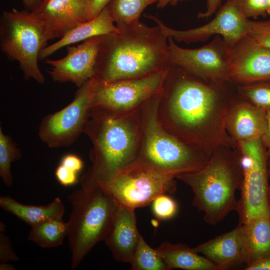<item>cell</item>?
Segmentation results:
<instances>
[{
	"label": "cell",
	"instance_id": "cell-15",
	"mask_svg": "<svg viewBox=\"0 0 270 270\" xmlns=\"http://www.w3.org/2000/svg\"><path fill=\"white\" fill-rule=\"evenodd\" d=\"M230 78L236 84L270 80V49L246 36L232 48Z\"/></svg>",
	"mask_w": 270,
	"mask_h": 270
},
{
	"label": "cell",
	"instance_id": "cell-43",
	"mask_svg": "<svg viewBox=\"0 0 270 270\" xmlns=\"http://www.w3.org/2000/svg\"><path fill=\"white\" fill-rule=\"evenodd\" d=\"M268 14L270 15V0H268Z\"/></svg>",
	"mask_w": 270,
	"mask_h": 270
},
{
	"label": "cell",
	"instance_id": "cell-34",
	"mask_svg": "<svg viewBox=\"0 0 270 270\" xmlns=\"http://www.w3.org/2000/svg\"><path fill=\"white\" fill-rule=\"evenodd\" d=\"M88 20L97 16L111 0H87Z\"/></svg>",
	"mask_w": 270,
	"mask_h": 270
},
{
	"label": "cell",
	"instance_id": "cell-7",
	"mask_svg": "<svg viewBox=\"0 0 270 270\" xmlns=\"http://www.w3.org/2000/svg\"><path fill=\"white\" fill-rule=\"evenodd\" d=\"M51 38L44 24L28 10L4 11L0 20V48L10 60L17 61L25 80L42 84L38 66L41 50Z\"/></svg>",
	"mask_w": 270,
	"mask_h": 270
},
{
	"label": "cell",
	"instance_id": "cell-40",
	"mask_svg": "<svg viewBox=\"0 0 270 270\" xmlns=\"http://www.w3.org/2000/svg\"><path fill=\"white\" fill-rule=\"evenodd\" d=\"M42 0H22L25 6L28 10L32 11L40 3Z\"/></svg>",
	"mask_w": 270,
	"mask_h": 270
},
{
	"label": "cell",
	"instance_id": "cell-11",
	"mask_svg": "<svg viewBox=\"0 0 270 270\" xmlns=\"http://www.w3.org/2000/svg\"><path fill=\"white\" fill-rule=\"evenodd\" d=\"M216 12L214 18L208 24L186 30L169 28L152 14H146L144 16L156 22L167 36L174 41L185 44L204 42L213 35H219L230 49L242 38L257 32L263 23L247 18L237 0H226Z\"/></svg>",
	"mask_w": 270,
	"mask_h": 270
},
{
	"label": "cell",
	"instance_id": "cell-17",
	"mask_svg": "<svg viewBox=\"0 0 270 270\" xmlns=\"http://www.w3.org/2000/svg\"><path fill=\"white\" fill-rule=\"evenodd\" d=\"M268 126L266 110L238 96L228 112L226 128L236 142L262 139Z\"/></svg>",
	"mask_w": 270,
	"mask_h": 270
},
{
	"label": "cell",
	"instance_id": "cell-9",
	"mask_svg": "<svg viewBox=\"0 0 270 270\" xmlns=\"http://www.w3.org/2000/svg\"><path fill=\"white\" fill-rule=\"evenodd\" d=\"M243 166L240 198L236 212L238 224L269 213L270 184L268 154L262 139L236 142Z\"/></svg>",
	"mask_w": 270,
	"mask_h": 270
},
{
	"label": "cell",
	"instance_id": "cell-21",
	"mask_svg": "<svg viewBox=\"0 0 270 270\" xmlns=\"http://www.w3.org/2000/svg\"><path fill=\"white\" fill-rule=\"evenodd\" d=\"M118 30L107 6L97 16L80 24L56 42L42 48L39 54V60H46L64 46L84 41L94 36L112 33Z\"/></svg>",
	"mask_w": 270,
	"mask_h": 270
},
{
	"label": "cell",
	"instance_id": "cell-14",
	"mask_svg": "<svg viewBox=\"0 0 270 270\" xmlns=\"http://www.w3.org/2000/svg\"><path fill=\"white\" fill-rule=\"evenodd\" d=\"M100 42V36L86 40L76 46H67L66 55L58 60L46 58L47 71L52 80L72 82L78 88L92 78Z\"/></svg>",
	"mask_w": 270,
	"mask_h": 270
},
{
	"label": "cell",
	"instance_id": "cell-6",
	"mask_svg": "<svg viewBox=\"0 0 270 270\" xmlns=\"http://www.w3.org/2000/svg\"><path fill=\"white\" fill-rule=\"evenodd\" d=\"M68 198L72 208L68 237L74 270L98 242L104 240L118 204L98 185L80 187Z\"/></svg>",
	"mask_w": 270,
	"mask_h": 270
},
{
	"label": "cell",
	"instance_id": "cell-31",
	"mask_svg": "<svg viewBox=\"0 0 270 270\" xmlns=\"http://www.w3.org/2000/svg\"><path fill=\"white\" fill-rule=\"evenodd\" d=\"M4 232H0V264L18 260L10 240Z\"/></svg>",
	"mask_w": 270,
	"mask_h": 270
},
{
	"label": "cell",
	"instance_id": "cell-13",
	"mask_svg": "<svg viewBox=\"0 0 270 270\" xmlns=\"http://www.w3.org/2000/svg\"><path fill=\"white\" fill-rule=\"evenodd\" d=\"M168 44L170 65L180 67L205 80L232 82V50L221 36H215L210 43L196 48H181L171 37H168Z\"/></svg>",
	"mask_w": 270,
	"mask_h": 270
},
{
	"label": "cell",
	"instance_id": "cell-37",
	"mask_svg": "<svg viewBox=\"0 0 270 270\" xmlns=\"http://www.w3.org/2000/svg\"><path fill=\"white\" fill-rule=\"evenodd\" d=\"M246 270H270V256L246 268Z\"/></svg>",
	"mask_w": 270,
	"mask_h": 270
},
{
	"label": "cell",
	"instance_id": "cell-23",
	"mask_svg": "<svg viewBox=\"0 0 270 270\" xmlns=\"http://www.w3.org/2000/svg\"><path fill=\"white\" fill-rule=\"evenodd\" d=\"M168 270H216V266L204 256L198 255L193 248L183 244L164 242L156 248Z\"/></svg>",
	"mask_w": 270,
	"mask_h": 270
},
{
	"label": "cell",
	"instance_id": "cell-35",
	"mask_svg": "<svg viewBox=\"0 0 270 270\" xmlns=\"http://www.w3.org/2000/svg\"><path fill=\"white\" fill-rule=\"evenodd\" d=\"M60 164L69 168L76 172H80L84 167V162L78 156L68 154L62 159Z\"/></svg>",
	"mask_w": 270,
	"mask_h": 270
},
{
	"label": "cell",
	"instance_id": "cell-1",
	"mask_svg": "<svg viewBox=\"0 0 270 270\" xmlns=\"http://www.w3.org/2000/svg\"><path fill=\"white\" fill-rule=\"evenodd\" d=\"M238 96L232 82L205 80L170 65L160 94L158 118L166 130L209 158L220 146L236 148L226 121Z\"/></svg>",
	"mask_w": 270,
	"mask_h": 270
},
{
	"label": "cell",
	"instance_id": "cell-27",
	"mask_svg": "<svg viewBox=\"0 0 270 270\" xmlns=\"http://www.w3.org/2000/svg\"><path fill=\"white\" fill-rule=\"evenodd\" d=\"M22 152L13 140L0 128V176L8 188L13 184L10 168L12 162L22 158Z\"/></svg>",
	"mask_w": 270,
	"mask_h": 270
},
{
	"label": "cell",
	"instance_id": "cell-19",
	"mask_svg": "<svg viewBox=\"0 0 270 270\" xmlns=\"http://www.w3.org/2000/svg\"><path fill=\"white\" fill-rule=\"evenodd\" d=\"M240 225L242 240L240 262L246 266V268L270 256L269 213Z\"/></svg>",
	"mask_w": 270,
	"mask_h": 270
},
{
	"label": "cell",
	"instance_id": "cell-32",
	"mask_svg": "<svg viewBox=\"0 0 270 270\" xmlns=\"http://www.w3.org/2000/svg\"><path fill=\"white\" fill-rule=\"evenodd\" d=\"M246 36L256 44L270 49V20L264 21L257 32Z\"/></svg>",
	"mask_w": 270,
	"mask_h": 270
},
{
	"label": "cell",
	"instance_id": "cell-25",
	"mask_svg": "<svg viewBox=\"0 0 270 270\" xmlns=\"http://www.w3.org/2000/svg\"><path fill=\"white\" fill-rule=\"evenodd\" d=\"M158 0H111L108 8L114 23L138 20L144 10Z\"/></svg>",
	"mask_w": 270,
	"mask_h": 270
},
{
	"label": "cell",
	"instance_id": "cell-28",
	"mask_svg": "<svg viewBox=\"0 0 270 270\" xmlns=\"http://www.w3.org/2000/svg\"><path fill=\"white\" fill-rule=\"evenodd\" d=\"M236 85L239 98L264 110H270V80Z\"/></svg>",
	"mask_w": 270,
	"mask_h": 270
},
{
	"label": "cell",
	"instance_id": "cell-3",
	"mask_svg": "<svg viewBox=\"0 0 270 270\" xmlns=\"http://www.w3.org/2000/svg\"><path fill=\"white\" fill-rule=\"evenodd\" d=\"M142 106L123 112L90 110L84 132L92 142V164L80 178V187L109 180L138 158Z\"/></svg>",
	"mask_w": 270,
	"mask_h": 270
},
{
	"label": "cell",
	"instance_id": "cell-8",
	"mask_svg": "<svg viewBox=\"0 0 270 270\" xmlns=\"http://www.w3.org/2000/svg\"><path fill=\"white\" fill-rule=\"evenodd\" d=\"M97 185L118 204L134 209L148 205L160 194H173L176 189L174 178L158 172L138 158L110 180Z\"/></svg>",
	"mask_w": 270,
	"mask_h": 270
},
{
	"label": "cell",
	"instance_id": "cell-4",
	"mask_svg": "<svg viewBox=\"0 0 270 270\" xmlns=\"http://www.w3.org/2000/svg\"><path fill=\"white\" fill-rule=\"evenodd\" d=\"M192 189V205L204 213V220L215 225L236 210V190L243 178L242 156L237 148L222 146L216 149L202 168L176 176Z\"/></svg>",
	"mask_w": 270,
	"mask_h": 270
},
{
	"label": "cell",
	"instance_id": "cell-44",
	"mask_svg": "<svg viewBox=\"0 0 270 270\" xmlns=\"http://www.w3.org/2000/svg\"><path fill=\"white\" fill-rule=\"evenodd\" d=\"M269 216H270V200H269Z\"/></svg>",
	"mask_w": 270,
	"mask_h": 270
},
{
	"label": "cell",
	"instance_id": "cell-29",
	"mask_svg": "<svg viewBox=\"0 0 270 270\" xmlns=\"http://www.w3.org/2000/svg\"><path fill=\"white\" fill-rule=\"evenodd\" d=\"M152 209L155 216L161 220L170 219L176 214L177 204L171 198L160 194L152 201Z\"/></svg>",
	"mask_w": 270,
	"mask_h": 270
},
{
	"label": "cell",
	"instance_id": "cell-22",
	"mask_svg": "<svg viewBox=\"0 0 270 270\" xmlns=\"http://www.w3.org/2000/svg\"><path fill=\"white\" fill-rule=\"evenodd\" d=\"M0 206L30 226L49 220L62 218L64 212L63 203L58 197L46 205L32 206L20 203L8 196H2Z\"/></svg>",
	"mask_w": 270,
	"mask_h": 270
},
{
	"label": "cell",
	"instance_id": "cell-5",
	"mask_svg": "<svg viewBox=\"0 0 270 270\" xmlns=\"http://www.w3.org/2000/svg\"><path fill=\"white\" fill-rule=\"evenodd\" d=\"M160 94L142 106V134L138 158L158 172L175 178L202 168L209 158L164 128L158 116Z\"/></svg>",
	"mask_w": 270,
	"mask_h": 270
},
{
	"label": "cell",
	"instance_id": "cell-41",
	"mask_svg": "<svg viewBox=\"0 0 270 270\" xmlns=\"http://www.w3.org/2000/svg\"><path fill=\"white\" fill-rule=\"evenodd\" d=\"M0 270H16L14 267L11 264L8 262L0 264Z\"/></svg>",
	"mask_w": 270,
	"mask_h": 270
},
{
	"label": "cell",
	"instance_id": "cell-20",
	"mask_svg": "<svg viewBox=\"0 0 270 270\" xmlns=\"http://www.w3.org/2000/svg\"><path fill=\"white\" fill-rule=\"evenodd\" d=\"M242 245L240 225L232 230L218 236L193 248L214 264L216 270H228L241 263Z\"/></svg>",
	"mask_w": 270,
	"mask_h": 270
},
{
	"label": "cell",
	"instance_id": "cell-24",
	"mask_svg": "<svg viewBox=\"0 0 270 270\" xmlns=\"http://www.w3.org/2000/svg\"><path fill=\"white\" fill-rule=\"evenodd\" d=\"M68 234V222L54 219L31 226L28 239L43 248H50L61 245Z\"/></svg>",
	"mask_w": 270,
	"mask_h": 270
},
{
	"label": "cell",
	"instance_id": "cell-12",
	"mask_svg": "<svg viewBox=\"0 0 270 270\" xmlns=\"http://www.w3.org/2000/svg\"><path fill=\"white\" fill-rule=\"evenodd\" d=\"M92 84V78L78 88L68 106L43 118L38 136L48 148L69 146L84 132L90 110Z\"/></svg>",
	"mask_w": 270,
	"mask_h": 270
},
{
	"label": "cell",
	"instance_id": "cell-38",
	"mask_svg": "<svg viewBox=\"0 0 270 270\" xmlns=\"http://www.w3.org/2000/svg\"><path fill=\"white\" fill-rule=\"evenodd\" d=\"M268 126L266 133L262 138V142L266 148L268 156L270 154V110H266Z\"/></svg>",
	"mask_w": 270,
	"mask_h": 270
},
{
	"label": "cell",
	"instance_id": "cell-10",
	"mask_svg": "<svg viewBox=\"0 0 270 270\" xmlns=\"http://www.w3.org/2000/svg\"><path fill=\"white\" fill-rule=\"evenodd\" d=\"M168 69L108 82L92 78L90 110L123 112L140 108L160 93Z\"/></svg>",
	"mask_w": 270,
	"mask_h": 270
},
{
	"label": "cell",
	"instance_id": "cell-2",
	"mask_svg": "<svg viewBox=\"0 0 270 270\" xmlns=\"http://www.w3.org/2000/svg\"><path fill=\"white\" fill-rule=\"evenodd\" d=\"M116 25L118 31L100 36L93 77L97 82L136 78L169 68L168 37L158 25L140 20Z\"/></svg>",
	"mask_w": 270,
	"mask_h": 270
},
{
	"label": "cell",
	"instance_id": "cell-18",
	"mask_svg": "<svg viewBox=\"0 0 270 270\" xmlns=\"http://www.w3.org/2000/svg\"><path fill=\"white\" fill-rule=\"evenodd\" d=\"M134 210L118 204L104 240L116 260L130 263L141 236L137 230Z\"/></svg>",
	"mask_w": 270,
	"mask_h": 270
},
{
	"label": "cell",
	"instance_id": "cell-39",
	"mask_svg": "<svg viewBox=\"0 0 270 270\" xmlns=\"http://www.w3.org/2000/svg\"><path fill=\"white\" fill-rule=\"evenodd\" d=\"M187 0H158L157 6L159 8H162L168 5L174 6L178 2Z\"/></svg>",
	"mask_w": 270,
	"mask_h": 270
},
{
	"label": "cell",
	"instance_id": "cell-30",
	"mask_svg": "<svg viewBox=\"0 0 270 270\" xmlns=\"http://www.w3.org/2000/svg\"><path fill=\"white\" fill-rule=\"evenodd\" d=\"M239 6L248 18L264 17L268 14V0H237Z\"/></svg>",
	"mask_w": 270,
	"mask_h": 270
},
{
	"label": "cell",
	"instance_id": "cell-16",
	"mask_svg": "<svg viewBox=\"0 0 270 270\" xmlns=\"http://www.w3.org/2000/svg\"><path fill=\"white\" fill-rule=\"evenodd\" d=\"M32 12L44 24L51 40L88 20L87 0H42Z\"/></svg>",
	"mask_w": 270,
	"mask_h": 270
},
{
	"label": "cell",
	"instance_id": "cell-33",
	"mask_svg": "<svg viewBox=\"0 0 270 270\" xmlns=\"http://www.w3.org/2000/svg\"><path fill=\"white\" fill-rule=\"evenodd\" d=\"M77 174L78 172L60 164L55 171L58 181L64 186L74 184L78 182Z\"/></svg>",
	"mask_w": 270,
	"mask_h": 270
},
{
	"label": "cell",
	"instance_id": "cell-42",
	"mask_svg": "<svg viewBox=\"0 0 270 270\" xmlns=\"http://www.w3.org/2000/svg\"><path fill=\"white\" fill-rule=\"evenodd\" d=\"M267 166H268V180L270 184V154L268 156V162H267Z\"/></svg>",
	"mask_w": 270,
	"mask_h": 270
},
{
	"label": "cell",
	"instance_id": "cell-36",
	"mask_svg": "<svg viewBox=\"0 0 270 270\" xmlns=\"http://www.w3.org/2000/svg\"><path fill=\"white\" fill-rule=\"evenodd\" d=\"M222 0H206V10L204 12L198 14L199 18H206L210 17L215 13L221 6Z\"/></svg>",
	"mask_w": 270,
	"mask_h": 270
},
{
	"label": "cell",
	"instance_id": "cell-26",
	"mask_svg": "<svg viewBox=\"0 0 270 270\" xmlns=\"http://www.w3.org/2000/svg\"><path fill=\"white\" fill-rule=\"evenodd\" d=\"M130 263L134 270H168L158 250L149 246L142 236Z\"/></svg>",
	"mask_w": 270,
	"mask_h": 270
}]
</instances>
